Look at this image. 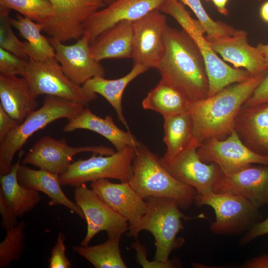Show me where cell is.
Masks as SVG:
<instances>
[{"label":"cell","instance_id":"obj_1","mask_svg":"<svg viewBox=\"0 0 268 268\" xmlns=\"http://www.w3.org/2000/svg\"><path fill=\"white\" fill-rule=\"evenodd\" d=\"M161 78L190 102L209 96V82L202 56L196 43L183 30L167 27L164 50L155 68Z\"/></svg>","mask_w":268,"mask_h":268},{"label":"cell","instance_id":"obj_2","mask_svg":"<svg viewBox=\"0 0 268 268\" xmlns=\"http://www.w3.org/2000/svg\"><path fill=\"white\" fill-rule=\"evenodd\" d=\"M267 71L230 85L214 95L190 102L194 138L201 144L210 139H223L234 130L240 109L265 77Z\"/></svg>","mask_w":268,"mask_h":268},{"label":"cell","instance_id":"obj_3","mask_svg":"<svg viewBox=\"0 0 268 268\" xmlns=\"http://www.w3.org/2000/svg\"><path fill=\"white\" fill-rule=\"evenodd\" d=\"M135 151L129 183L138 195L144 200L149 197L172 198L180 208H189L197 195L195 189L174 178L161 165L158 156L142 142Z\"/></svg>","mask_w":268,"mask_h":268},{"label":"cell","instance_id":"obj_4","mask_svg":"<svg viewBox=\"0 0 268 268\" xmlns=\"http://www.w3.org/2000/svg\"><path fill=\"white\" fill-rule=\"evenodd\" d=\"M145 201L147 210L139 224L129 230L127 235L137 238L143 230L149 232L155 239V254L153 260L167 262L171 253L184 243L183 238H177L184 227L183 219L193 218L185 215L180 210L176 201L166 197H149Z\"/></svg>","mask_w":268,"mask_h":268},{"label":"cell","instance_id":"obj_5","mask_svg":"<svg viewBox=\"0 0 268 268\" xmlns=\"http://www.w3.org/2000/svg\"><path fill=\"white\" fill-rule=\"evenodd\" d=\"M159 10L173 17L198 46L204 60L208 79V97L251 76L246 69L233 68L218 56L207 42L204 36L205 31L201 23L191 16L181 2L178 0H166Z\"/></svg>","mask_w":268,"mask_h":268},{"label":"cell","instance_id":"obj_6","mask_svg":"<svg viewBox=\"0 0 268 268\" xmlns=\"http://www.w3.org/2000/svg\"><path fill=\"white\" fill-rule=\"evenodd\" d=\"M85 107L67 99L46 95L42 106L29 114L0 143V175L10 171L14 155L22 150L27 140L35 132L57 120L66 118L69 120L75 118Z\"/></svg>","mask_w":268,"mask_h":268},{"label":"cell","instance_id":"obj_7","mask_svg":"<svg viewBox=\"0 0 268 268\" xmlns=\"http://www.w3.org/2000/svg\"><path fill=\"white\" fill-rule=\"evenodd\" d=\"M194 202L198 206L208 205L214 210L216 218L209 229L214 234H239L248 231L263 217L259 208L239 195L210 192L197 194Z\"/></svg>","mask_w":268,"mask_h":268},{"label":"cell","instance_id":"obj_8","mask_svg":"<svg viewBox=\"0 0 268 268\" xmlns=\"http://www.w3.org/2000/svg\"><path fill=\"white\" fill-rule=\"evenodd\" d=\"M135 148L128 147L113 154L95 153L90 158L73 161L60 176L62 186L76 188L83 184L102 179H115L122 183L129 182L133 177V162Z\"/></svg>","mask_w":268,"mask_h":268},{"label":"cell","instance_id":"obj_9","mask_svg":"<svg viewBox=\"0 0 268 268\" xmlns=\"http://www.w3.org/2000/svg\"><path fill=\"white\" fill-rule=\"evenodd\" d=\"M23 77L37 97L44 94L52 95L86 107L97 98L96 94L88 91L68 78L55 57L41 62L29 61Z\"/></svg>","mask_w":268,"mask_h":268},{"label":"cell","instance_id":"obj_10","mask_svg":"<svg viewBox=\"0 0 268 268\" xmlns=\"http://www.w3.org/2000/svg\"><path fill=\"white\" fill-rule=\"evenodd\" d=\"M201 144L194 138L190 145L171 160L159 158L161 165L174 178L193 187L198 195L213 192L224 176L217 164L206 163L200 159L197 149Z\"/></svg>","mask_w":268,"mask_h":268},{"label":"cell","instance_id":"obj_11","mask_svg":"<svg viewBox=\"0 0 268 268\" xmlns=\"http://www.w3.org/2000/svg\"><path fill=\"white\" fill-rule=\"evenodd\" d=\"M74 198L82 209L87 223L86 234L80 245L88 246L99 232L107 233L108 239L121 237L129 230L128 220L108 205L85 184L75 188Z\"/></svg>","mask_w":268,"mask_h":268},{"label":"cell","instance_id":"obj_12","mask_svg":"<svg viewBox=\"0 0 268 268\" xmlns=\"http://www.w3.org/2000/svg\"><path fill=\"white\" fill-rule=\"evenodd\" d=\"M84 152H92L103 155L116 152L112 148L103 145L71 146L68 145L65 138L57 140L49 136H44L29 149L22 164H30L60 176L73 162L74 156Z\"/></svg>","mask_w":268,"mask_h":268},{"label":"cell","instance_id":"obj_13","mask_svg":"<svg viewBox=\"0 0 268 268\" xmlns=\"http://www.w3.org/2000/svg\"><path fill=\"white\" fill-rule=\"evenodd\" d=\"M197 152L206 163L217 164L224 175H228L251 164L268 165V156L257 153L248 148L234 130L225 138L207 140Z\"/></svg>","mask_w":268,"mask_h":268},{"label":"cell","instance_id":"obj_14","mask_svg":"<svg viewBox=\"0 0 268 268\" xmlns=\"http://www.w3.org/2000/svg\"><path fill=\"white\" fill-rule=\"evenodd\" d=\"M134 64L155 68L164 50L167 27L165 14L156 9L132 21Z\"/></svg>","mask_w":268,"mask_h":268},{"label":"cell","instance_id":"obj_15","mask_svg":"<svg viewBox=\"0 0 268 268\" xmlns=\"http://www.w3.org/2000/svg\"><path fill=\"white\" fill-rule=\"evenodd\" d=\"M55 16L43 25V31L62 42L78 40L84 34L83 24L92 14L106 5L102 0H49Z\"/></svg>","mask_w":268,"mask_h":268},{"label":"cell","instance_id":"obj_16","mask_svg":"<svg viewBox=\"0 0 268 268\" xmlns=\"http://www.w3.org/2000/svg\"><path fill=\"white\" fill-rule=\"evenodd\" d=\"M49 40L65 74L75 84L82 86L93 77H104L105 69L92 56L87 34L84 33L76 43L70 45H65L53 37Z\"/></svg>","mask_w":268,"mask_h":268},{"label":"cell","instance_id":"obj_17","mask_svg":"<svg viewBox=\"0 0 268 268\" xmlns=\"http://www.w3.org/2000/svg\"><path fill=\"white\" fill-rule=\"evenodd\" d=\"M205 39L212 49L223 59L238 68L243 67L251 76L265 73L268 67L261 52L251 46L247 33L236 29L231 36H206Z\"/></svg>","mask_w":268,"mask_h":268},{"label":"cell","instance_id":"obj_18","mask_svg":"<svg viewBox=\"0 0 268 268\" xmlns=\"http://www.w3.org/2000/svg\"><path fill=\"white\" fill-rule=\"evenodd\" d=\"M165 0H116L90 16L83 23L90 44L102 32L122 20L134 21L160 8Z\"/></svg>","mask_w":268,"mask_h":268},{"label":"cell","instance_id":"obj_19","mask_svg":"<svg viewBox=\"0 0 268 268\" xmlns=\"http://www.w3.org/2000/svg\"><path fill=\"white\" fill-rule=\"evenodd\" d=\"M213 192L242 196L258 208L268 204V165L251 164L224 174Z\"/></svg>","mask_w":268,"mask_h":268},{"label":"cell","instance_id":"obj_20","mask_svg":"<svg viewBox=\"0 0 268 268\" xmlns=\"http://www.w3.org/2000/svg\"><path fill=\"white\" fill-rule=\"evenodd\" d=\"M90 186L103 201L128 220L129 231L139 224L147 205L129 182L116 184L102 179L91 182Z\"/></svg>","mask_w":268,"mask_h":268},{"label":"cell","instance_id":"obj_21","mask_svg":"<svg viewBox=\"0 0 268 268\" xmlns=\"http://www.w3.org/2000/svg\"><path fill=\"white\" fill-rule=\"evenodd\" d=\"M234 130L251 150L268 156V103L243 105L235 118Z\"/></svg>","mask_w":268,"mask_h":268},{"label":"cell","instance_id":"obj_22","mask_svg":"<svg viewBox=\"0 0 268 268\" xmlns=\"http://www.w3.org/2000/svg\"><path fill=\"white\" fill-rule=\"evenodd\" d=\"M78 129L91 131L102 135L115 146L118 151L128 147L136 148L140 143L130 131H125L120 129L111 116L100 117L87 107L78 116L68 120L63 131L69 133Z\"/></svg>","mask_w":268,"mask_h":268},{"label":"cell","instance_id":"obj_23","mask_svg":"<svg viewBox=\"0 0 268 268\" xmlns=\"http://www.w3.org/2000/svg\"><path fill=\"white\" fill-rule=\"evenodd\" d=\"M132 21L122 20L106 29L90 44L93 58L98 62L110 59L133 58Z\"/></svg>","mask_w":268,"mask_h":268},{"label":"cell","instance_id":"obj_24","mask_svg":"<svg viewBox=\"0 0 268 268\" xmlns=\"http://www.w3.org/2000/svg\"><path fill=\"white\" fill-rule=\"evenodd\" d=\"M37 98L24 77L0 74V105L20 124L35 110Z\"/></svg>","mask_w":268,"mask_h":268},{"label":"cell","instance_id":"obj_25","mask_svg":"<svg viewBox=\"0 0 268 268\" xmlns=\"http://www.w3.org/2000/svg\"><path fill=\"white\" fill-rule=\"evenodd\" d=\"M17 177L19 183L25 187L46 195L51 200V204L63 205L85 219L80 207L63 192L59 175L41 169H33L22 164L19 166Z\"/></svg>","mask_w":268,"mask_h":268},{"label":"cell","instance_id":"obj_26","mask_svg":"<svg viewBox=\"0 0 268 268\" xmlns=\"http://www.w3.org/2000/svg\"><path fill=\"white\" fill-rule=\"evenodd\" d=\"M24 154L22 150L18 152L16 162L12 164L8 173L0 175V197L7 207L20 217L33 209L41 201L38 191L25 187L17 180V170Z\"/></svg>","mask_w":268,"mask_h":268},{"label":"cell","instance_id":"obj_27","mask_svg":"<svg viewBox=\"0 0 268 268\" xmlns=\"http://www.w3.org/2000/svg\"><path fill=\"white\" fill-rule=\"evenodd\" d=\"M148 69L138 64H134L131 70L125 76L115 79H107L96 76L86 81L82 86L88 91L103 96L115 110L120 122L130 131L123 114L122 98L127 85L136 77Z\"/></svg>","mask_w":268,"mask_h":268},{"label":"cell","instance_id":"obj_28","mask_svg":"<svg viewBox=\"0 0 268 268\" xmlns=\"http://www.w3.org/2000/svg\"><path fill=\"white\" fill-rule=\"evenodd\" d=\"M11 23L26 40L23 43L29 61L41 62L55 57V50L49 38L41 33L44 28L42 24L19 13L16 15L15 18H11Z\"/></svg>","mask_w":268,"mask_h":268},{"label":"cell","instance_id":"obj_29","mask_svg":"<svg viewBox=\"0 0 268 268\" xmlns=\"http://www.w3.org/2000/svg\"><path fill=\"white\" fill-rule=\"evenodd\" d=\"M163 118V141L167 150L161 158L170 161L188 146L193 140V121L188 111L165 116Z\"/></svg>","mask_w":268,"mask_h":268},{"label":"cell","instance_id":"obj_30","mask_svg":"<svg viewBox=\"0 0 268 268\" xmlns=\"http://www.w3.org/2000/svg\"><path fill=\"white\" fill-rule=\"evenodd\" d=\"M189 101L163 78L147 94L141 102L142 108L165 116L188 111Z\"/></svg>","mask_w":268,"mask_h":268},{"label":"cell","instance_id":"obj_31","mask_svg":"<svg viewBox=\"0 0 268 268\" xmlns=\"http://www.w3.org/2000/svg\"><path fill=\"white\" fill-rule=\"evenodd\" d=\"M121 238L108 239L106 242L94 246H74L72 249L95 268H126L120 249Z\"/></svg>","mask_w":268,"mask_h":268},{"label":"cell","instance_id":"obj_32","mask_svg":"<svg viewBox=\"0 0 268 268\" xmlns=\"http://www.w3.org/2000/svg\"><path fill=\"white\" fill-rule=\"evenodd\" d=\"M0 6L15 10L43 25L56 14L55 8L49 0H0Z\"/></svg>","mask_w":268,"mask_h":268},{"label":"cell","instance_id":"obj_33","mask_svg":"<svg viewBox=\"0 0 268 268\" xmlns=\"http://www.w3.org/2000/svg\"><path fill=\"white\" fill-rule=\"evenodd\" d=\"M26 223L21 221L6 230L4 239L0 243V268L7 267L20 258L25 249L24 229Z\"/></svg>","mask_w":268,"mask_h":268},{"label":"cell","instance_id":"obj_34","mask_svg":"<svg viewBox=\"0 0 268 268\" xmlns=\"http://www.w3.org/2000/svg\"><path fill=\"white\" fill-rule=\"evenodd\" d=\"M10 11L0 6V48L29 61L23 42L19 40L12 30Z\"/></svg>","mask_w":268,"mask_h":268},{"label":"cell","instance_id":"obj_35","mask_svg":"<svg viewBox=\"0 0 268 268\" xmlns=\"http://www.w3.org/2000/svg\"><path fill=\"white\" fill-rule=\"evenodd\" d=\"M193 11L208 36H231L236 31L231 26L215 21L208 15L203 8L201 0H180Z\"/></svg>","mask_w":268,"mask_h":268},{"label":"cell","instance_id":"obj_36","mask_svg":"<svg viewBox=\"0 0 268 268\" xmlns=\"http://www.w3.org/2000/svg\"><path fill=\"white\" fill-rule=\"evenodd\" d=\"M29 62L0 48V74L23 76Z\"/></svg>","mask_w":268,"mask_h":268},{"label":"cell","instance_id":"obj_37","mask_svg":"<svg viewBox=\"0 0 268 268\" xmlns=\"http://www.w3.org/2000/svg\"><path fill=\"white\" fill-rule=\"evenodd\" d=\"M65 240V235L60 232L55 245L51 251L48 268H69L71 266V262L66 256Z\"/></svg>","mask_w":268,"mask_h":268},{"label":"cell","instance_id":"obj_38","mask_svg":"<svg viewBox=\"0 0 268 268\" xmlns=\"http://www.w3.org/2000/svg\"><path fill=\"white\" fill-rule=\"evenodd\" d=\"M132 247L136 251V261L144 268H173L176 267L175 262L169 260L161 262L156 260L149 261L147 259V251L146 247L141 245L139 241L133 242Z\"/></svg>","mask_w":268,"mask_h":268},{"label":"cell","instance_id":"obj_39","mask_svg":"<svg viewBox=\"0 0 268 268\" xmlns=\"http://www.w3.org/2000/svg\"><path fill=\"white\" fill-rule=\"evenodd\" d=\"M268 103V70L258 86L244 105L250 106Z\"/></svg>","mask_w":268,"mask_h":268},{"label":"cell","instance_id":"obj_40","mask_svg":"<svg viewBox=\"0 0 268 268\" xmlns=\"http://www.w3.org/2000/svg\"><path fill=\"white\" fill-rule=\"evenodd\" d=\"M267 234H268V217L251 227L241 239L240 243L241 245H246L254 239Z\"/></svg>","mask_w":268,"mask_h":268},{"label":"cell","instance_id":"obj_41","mask_svg":"<svg viewBox=\"0 0 268 268\" xmlns=\"http://www.w3.org/2000/svg\"><path fill=\"white\" fill-rule=\"evenodd\" d=\"M20 123L10 117L0 105V143Z\"/></svg>","mask_w":268,"mask_h":268},{"label":"cell","instance_id":"obj_42","mask_svg":"<svg viewBox=\"0 0 268 268\" xmlns=\"http://www.w3.org/2000/svg\"><path fill=\"white\" fill-rule=\"evenodd\" d=\"M0 212L2 221L1 227L6 230L17 225V216L5 204L2 199L0 197Z\"/></svg>","mask_w":268,"mask_h":268},{"label":"cell","instance_id":"obj_43","mask_svg":"<svg viewBox=\"0 0 268 268\" xmlns=\"http://www.w3.org/2000/svg\"><path fill=\"white\" fill-rule=\"evenodd\" d=\"M245 268H268V254L261 255L246 262L243 265Z\"/></svg>","mask_w":268,"mask_h":268},{"label":"cell","instance_id":"obj_44","mask_svg":"<svg viewBox=\"0 0 268 268\" xmlns=\"http://www.w3.org/2000/svg\"><path fill=\"white\" fill-rule=\"evenodd\" d=\"M217 10L222 15L227 16L229 11L226 8L228 0H211Z\"/></svg>","mask_w":268,"mask_h":268},{"label":"cell","instance_id":"obj_45","mask_svg":"<svg viewBox=\"0 0 268 268\" xmlns=\"http://www.w3.org/2000/svg\"><path fill=\"white\" fill-rule=\"evenodd\" d=\"M260 14L263 20L268 23V0L261 5L260 9Z\"/></svg>","mask_w":268,"mask_h":268},{"label":"cell","instance_id":"obj_46","mask_svg":"<svg viewBox=\"0 0 268 268\" xmlns=\"http://www.w3.org/2000/svg\"><path fill=\"white\" fill-rule=\"evenodd\" d=\"M256 47L262 53L268 67V44L260 43Z\"/></svg>","mask_w":268,"mask_h":268},{"label":"cell","instance_id":"obj_47","mask_svg":"<svg viewBox=\"0 0 268 268\" xmlns=\"http://www.w3.org/2000/svg\"><path fill=\"white\" fill-rule=\"evenodd\" d=\"M105 3V4L107 5L110 4L112 2H114L116 0H102Z\"/></svg>","mask_w":268,"mask_h":268},{"label":"cell","instance_id":"obj_48","mask_svg":"<svg viewBox=\"0 0 268 268\" xmlns=\"http://www.w3.org/2000/svg\"><path fill=\"white\" fill-rule=\"evenodd\" d=\"M206 0V1H209V0Z\"/></svg>","mask_w":268,"mask_h":268}]
</instances>
